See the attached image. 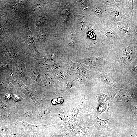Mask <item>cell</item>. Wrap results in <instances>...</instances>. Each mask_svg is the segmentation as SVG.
<instances>
[{"instance_id":"obj_21","label":"cell","mask_w":137,"mask_h":137,"mask_svg":"<svg viewBox=\"0 0 137 137\" xmlns=\"http://www.w3.org/2000/svg\"><path fill=\"white\" fill-rule=\"evenodd\" d=\"M118 28L122 32L126 33L128 31V28L127 25L123 23L118 24Z\"/></svg>"},{"instance_id":"obj_25","label":"cell","mask_w":137,"mask_h":137,"mask_svg":"<svg viewBox=\"0 0 137 137\" xmlns=\"http://www.w3.org/2000/svg\"><path fill=\"white\" fill-rule=\"evenodd\" d=\"M94 12L97 16L101 17L103 15V12L102 10L98 7H96L94 9Z\"/></svg>"},{"instance_id":"obj_4","label":"cell","mask_w":137,"mask_h":137,"mask_svg":"<svg viewBox=\"0 0 137 137\" xmlns=\"http://www.w3.org/2000/svg\"><path fill=\"white\" fill-rule=\"evenodd\" d=\"M87 116L90 122L97 129L99 133L104 135L108 131H111L114 129L109 128L108 125L110 119L102 120L98 118L97 116L96 110L94 109L90 108L88 110Z\"/></svg>"},{"instance_id":"obj_24","label":"cell","mask_w":137,"mask_h":137,"mask_svg":"<svg viewBox=\"0 0 137 137\" xmlns=\"http://www.w3.org/2000/svg\"><path fill=\"white\" fill-rule=\"evenodd\" d=\"M8 34L7 29L3 24H0V35L3 37L7 36Z\"/></svg>"},{"instance_id":"obj_19","label":"cell","mask_w":137,"mask_h":137,"mask_svg":"<svg viewBox=\"0 0 137 137\" xmlns=\"http://www.w3.org/2000/svg\"><path fill=\"white\" fill-rule=\"evenodd\" d=\"M46 19V17L45 15L40 16L36 20L35 22V25L37 27L41 25L44 22Z\"/></svg>"},{"instance_id":"obj_7","label":"cell","mask_w":137,"mask_h":137,"mask_svg":"<svg viewBox=\"0 0 137 137\" xmlns=\"http://www.w3.org/2000/svg\"><path fill=\"white\" fill-rule=\"evenodd\" d=\"M98 100L96 111L97 116L98 117L102 113L107 111L109 109L108 100L110 97L109 95L102 93H98L96 96Z\"/></svg>"},{"instance_id":"obj_14","label":"cell","mask_w":137,"mask_h":137,"mask_svg":"<svg viewBox=\"0 0 137 137\" xmlns=\"http://www.w3.org/2000/svg\"><path fill=\"white\" fill-rule=\"evenodd\" d=\"M28 70L32 77L37 82H40V76L38 70L34 66L30 65Z\"/></svg>"},{"instance_id":"obj_15","label":"cell","mask_w":137,"mask_h":137,"mask_svg":"<svg viewBox=\"0 0 137 137\" xmlns=\"http://www.w3.org/2000/svg\"><path fill=\"white\" fill-rule=\"evenodd\" d=\"M42 78L43 82L48 86L52 85L55 83L53 77L48 73H44L42 76Z\"/></svg>"},{"instance_id":"obj_16","label":"cell","mask_w":137,"mask_h":137,"mask_svg":"<svg viewBox=\"0 0 137 137\" xmlns=\"http://www.w3.org/2000/svg\"><path fill=\"white\" fill-rule=\"evenodd\" d=\"M49 137H72L61 132L57 129L54 128V130L49 135Z\"/></svg>"},{"instance_id":"obj_29","label":"cell","mask_w":137,"mask_h":137,"mask_svg":"<svg viewBox=\"0 0 137 137\" xmlns=\"http://www.w3.org/2000/svg\"><path fill=\"white\" fill-rule=\"evenodd\" d=\"M104 33L105 35L107 37H112L114 35V33L113 31L109 29L106 30Z\"/></svg>"},{"instance_id":"obj_10","label":"cell","mask_w":137,"mask_h":137,"mask_svg":"<svg viewBox=\"0 0 137 137\" xmlns=\"http://www.w3.org/2000/svg\"><path fill=\"white\" fill-rule=\"evenodd\" d=\"M124 108L128 113L130 118V122L132 126L136 125L137 119V102L130 104Z\"/></svg>"},{"instance_id":"obj_9","label":"cell","mask_w":137,"mask_h":137,"mask_svg":"<svg viewBox=\"0 0 137 137\" xmlns=\"http://www.w3.org/2000/svg\"><path fill=\"white\" fill-rule=\"evenodd\" d=\"M79 104L70 111L65 112L66 119L72 121H76L78 113L84 108L87 99L83 96Z\"/></svg>"},{"instance_id":"obj_18","label":"cell","mask_w":137,"mask_h":137,"mask_svg":"<svg viewBox=\"0 0 137 137\" xmlns=\"http://www.w3.org/2000/svg\"><path fill=\"white\" fill-rule=\"evenodd\" d=\"M60 65L57 62H53L48 63L47 65V69L51 70L58 69L60 67Z\"/></svg>"},{"instance_id":"obj_26","label":"cell","mask_w":137,"mask_h":137,"mask_svg":"<svg viewBox=\"0 0 137 137\" xmlns=\"http://www.w3.org/2000/svg\"><path fill=\"white\" fill-rule=\"evenodd\" d=\"M20 123L21 125L27 128L32 127L34 126V125L30 124L24 121H21Z\"/></svg>"},{"instance_id":"obj_13","label":"cell","mask_w":137,"mask_h":137,"mask_svg":"<svg viewBox=\"0 0 137 137\" xmlns=\"http://www.w3.org/2000/svg\"><path fill=\"white\" fill-rule=\"evenodd\" d=\"M73 80H71L70 81H66L62 86L61 90L66 93H68L73 91V89L75 87L76 83L74 82Z\"/></svg>"},{"instance_id":"obj_28","label":"cell","mask_w":137,"mask_h":137,"mask_svg":"<svg viewBox=\"0 0 137 137\" xmlns=\"http://www.w3.org/2000/svg\"><path fill=\"white\" fill-rule=\"evenodd\" d=\"M133 0H129L128 1V4L130 11L132 13V15H133V13L134 11L133 8Z\"/></svg>"},{"instance_id":"obj_32","label":"cell","mask_w":137,"mask_h":137,"mask_svg":"<svg viewBox=\"0 0 137 137\" xmlns=\"http://www.w3.org/2000/svg\"><path fill=\"white\" fill-rule=\"evenodd\" d=\"M57 100V103L60 104H62L64 101L63 98L61 97L58 98Z\"/></svg>"},{"instance_id":"obj_31","label":"cell","mask_w":137,"mask_h":137,"mask_svg":"<svg viewBox=\"0 0 137 137\" xmlns=\"http://www.w3.org/2000/svg\"><path fill=\"white\" fill-rule=\"evenodd\" d=\"M24 115L26 117H29L31 115V112L29 111H26L24 113Z\"/></svg>"},{"instance_id":"obj_34","label":"cell","mask_w":137,"mask_h":137,"mask_svg":"<svg viewBox=\"0 0 137 137\" xmlns=\"http://www.w3.org/2000/svg\"><path fill=\"white\" fill-rule=\"evenodd\" d=\"M30 137H38V136L37 135H31Z\"/></svg>"},{"instance_id":"obj_6","label":"cell","mask_w":137,"mask_h":137,"mask_svg":"<svg viewBox=\"0 0 137 137\" xmlns=\"http://www.w3.org/2000/svg\"><path fill=\"white\" fill-rule=\"evenodd\" d=\"M93 127L92 125L83 120L77 122L72 134L73 137H90Z\"/></svg>"},{"instance_id":"obj_27","label":"cell","mask_w":137,"mask_h":137,"mask_svg":"<svg viewBox=\"0 0 137 137\" xmlns=\"http://www.w3.org/2000/svg\"><path fill=\"white\" fill-rule=\"evenodd\" d=\"M90 137H111L109 136L100 135L98 134L96 131H93Z\"/></svg>"},{"instance_id":"obj_5","label":"cell","mask_w":137,"mask_h":137,"mask_svg":"<svg viewBox=\"0 0 137 137\" xmlns=\"http://www.w3.org/2000/svg\"><path fill=\"white\" fill-rule=\"evenodd\" d=\"M68 63L70 66V70L82 76L84 83L96 77L95 72L87 69L81 64L74 63L69 59Z\"/></svg>"},{"instance_id":"obj_17","label":"cell","mask_w":137,"mask_h":137,"mask_svg":"<svg viewBox=\"0 0 137 137\" xmlns=\"http://www.w3.org/2000/svg\"><path fill=\"white\" fill-rule=\"evenodd\" d=\"M16 71L18 75L21 77L25 76L26 72L22 66L16 65L15 66Z\"/></svg>"},{"instance_id":"obj_30","label":"cell","mask_w":137,"mask_h":137,"mask_svg":"<svg viewBox=\"0 0 137 137\" xmlns=\"http://www.w3.org/2000/svg\"><path fill=\"white\" fill-rule=\"evenodd\" d=\"M13 99L15 101H18L23 100V98L18 95H13L12 96Z\"/></svg>"},{"instance_id":"obj_3","label":"cell","mask_w":137,"mask_h":137,"mask_svg":"<svg viewBox=\"0 0 137 137\" xmlns=\"http://www.w3.org/2000/svg\"><path fill=\"white\" fill-rule=\"evenodd\" d=\"M76 61L79 63H83L98 71H102L110 68V62L105 58L98 56L91 57L83 58H77Z\"/></svg>"},{"instance_id":"obj_12","label":"cell","mask_w":137,"mask_h":137,"mask_svg":"<svg viewBox=\"0 0 137 137\" xmlns=\"http://www.w3.org/2000/svg\"><path fill=\"white\" fill-rule=\"evenodd\" d=\"M54 77L59 80H66L71 77V74L64 71L56 70L53 72Z\"/></svg>"},{"instance_id":"obj_23","label":"cell","mask_w":137,"mask_h":137,"mask_svg":"<svg viewBox=\"0 0 137 137\" xmlns=\"http://www.w3.org/2000/svg\"><path fill=\"white\" fill-rule=\"evenodd\" d=\"M107 11L110 15L113 16L117 17L119 15L118 11L114 8H109L107 9Z\"/></svg>"},{"instance_id":"obj_22","label":"cell","mask_w":137,"mask_h":137,"mask_svg":"<svg viewBox=\"0 0 137 137\" xmlns=\"http://www.w3.org/2000/svg\"><path fill=\"white\" fill-rule=\"evenodd\" d=\"M23 1H13L11 2L10 6L13 8H16L20 6L23 2Z\"/></svg>"},{"instance_id":"obj_1","label":"cell","mask_w":137,"mask_h":137,"mask_svg":"<svg viewBox=\"0 0 137 137\" xmlns=\"http://www.w3.org/2000/svg\"><path fill=\"white\" fill-rule=\"evenodd\" d=\"M128 85L120 89L109 87L107 92L110 99L118 106L124 107L130 104L137 102V87L130 88L128 87Z\"/></svg>"},{"instance_id":"obj_11","label":"cell","mask_w":137,"mask_h":137,"mask_svg":"<svg viewBox=\"0 0 137 137\" xmlns=\"http://www.w3.org/2000/svg\"><path fill=\"white\" fill-rule=\"evenodd\" d=\"M23 37L25 42L27 45L32 49L37 51L32 33L28 24L25 26Z\"/></svg>"},{"instance_id":"obj_33","label":"cell","mask_w":137,"mask_h":137,"mask_svg":"<svg viewBox=\"0 0 137 137\" xmlns=\"http://www.w3.org/2000/svg\"><path fill=\"white\" fill-rule=\"evenodd\" d=\"M51 102L53 104H57V100L56 99H54L52 100Z\"/></svg>"},{"instance_id":"obj_8","label":"cell","mask_w":137,"mask_h":137,"mask_svg":"<svg viewBox=\"0 0 137 137\" xmlns=\"http://www.w3.org/2000/svg\"><path fill=\"white\" fill-rule=\"evenodd\" d=\"M137 58H135L130 64L125 73L126 81L129 84L137 87Z\"/></svg>"},{"instance_id":"obj_20","label":"cell","mask_w":137,"mask_h":137,"mask_svg":"<svg viewBox=\"0 0 137 137\" xmlns=\"http://www.w3.org/2000/svg\"><path fill=\"white\" fill-rule=\"evenodd\" d=\"M47 36L46 32L44 31L41 32L37 35V39L38 41L42 42L45 40Z\"/></svg>"},{"instance_id":"obj_2","label":"cell","mask_w":137,"mask_h":137,"mask_svg":"<svg viewBox=\"0 0 137 137\" xmlns=\"http://www.w3.org/2000/svg\"><path fill=\"white\" fill-rule=\"evenodd\" d=\"M97 78L109 87L117 89L122 88L128 84L124 77L115 71L113 68L102 71H96Z\"/></svg>"}]
</instances>
